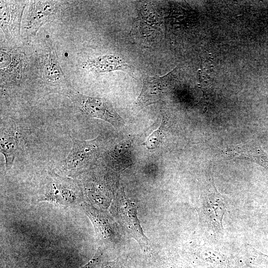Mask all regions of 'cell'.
I'll use <instances>...</instances> for the list:
<instances>
[{"instance_id":"14","label":"cell","mask_w":268,"mask_h":268,"mask_svg":"<svg viewBox=\"0 0 268 268\" xmlns=\"http://www.w3.org/2000/svg\"><path fill=\"white\" fill-rule=\"evenodd\" d=\"M201 59V82L206 87L211 83V75L213 72V65L210 55L205 53Z\"/></svg>"},{"instance_id":"15","label":"cell","mask_w":268,"mask_h":268,"mask_svg":"<svg viewBox=\"0 0 268 268\" xmlns=\"http://www.w3.org/2000/svg\"><path fill=\"white\" fill-rule=\"evenodd\" d=\"M162 132L160 129L154 132L146 140L145 145L149 149L158 147L160 144L162 137Z\"/></svg>"},{"instance_id":"11","label":"cell","mask_w":268,"mask_h":268,"mask_svg":"<svg viewBox=\"0 0 268 268\" xmlns=\"http://www.w3.org/2000/svg\"><path fill=\"white\" fill-rule=\"evenodd\" d=\"M37 4L33 8L27 25L28 29H38L55 10V5L53 1H46Z\"/></svg>"},{"instance_id":"2","label":"cell","mask_w":268,"mask_h":268,"mask_svg":"<svg viewBox=\"0 0 268 268\" xmlns=\"http://www.w3.org/2000/svg\"><path fill=\"white\" fill-rule=\"evenodd\" d=\"M206 240L204 243L193 245L185 250L187 259L195 268H249L244 249L232 252L219 242Z\"/></svg>"},{"instance_id":"9","label":"cell","mask_w":268,"mask_h":268,"mask_svg":"<svg viewBox=\"0 0 268 268\" xmlns=\"http://www.w3.org/2000/svg\"><path fill=\"white\" fill-rule=\"evenodd\" d=\"M86 66L95 73L121 70L134 77V68L121 58L115 55H104L90 60Z\"/></svg>"},{"instance_id":"1","label":"cell","mask_w":268,"mask_h":268,"mask_svg":"<svg viewBox=\"0 0 268 268\" xmlns=\"http://www.w3.org/2000/svg\"><path fill=\"white\" fill-rule=\"evenodd\" d=\"M225 197L216 188L212 177L205 181L201 193L200 221L205 239L220 242L224 235L223 224L226 209Z\"/></svg>"},{"instance_id":"16","label":"cell","mask_w":268,"mask_h":268,"mask_svg":"<svg viewBox=\"0 0 268 268\" xmlns=\"http://www.w3.org/2000/svg\"><path fill=\"white\" fill-rule=\"evenodd\" d=\"M163 268H195L194 266L186 260L176 259L172 260Z\"/></svg>"},{"instance_id":"13","label":"cell","mask_w":268,"mask_h":268,"mask_svg":"<svg viewBox=\"0 0 268 268\" xmlns=\"http://www.w3.org/2000/svg\"><path fill=\"white\" fill-rule=\"evenodd\" d=\"M44 72L46 78L52 81H58L63 76V72L59 66L55 50H52L49 53Z\"/></svg>"},{"instance_id":"6","label":"cell","mask_w":268,"mask_h":268,"mask_svg":"<svg viewBox=\"0 0 268 268\" xmlns=\"http://www.w3.org/2000/svg\"><path fill=\"white\" fill-rule=\"evenodd\" d=\"M176 69L164 76H145L136 103L141 107L157 102L170 88L176 77Z\"/></svg>"},{"instance_id":"12","label":"cell","mask_w":268,"mask_h":268,"mask_svg":"<svg viewBox=\"0 0 268 268\" xmlns=\"http://www.w3.org/2000/svg\"><path fill=\"white\" fill-rule=\"evenodd\" d=\"M245 254L249 268H268V256L248 246L245 249Z\"/></svg>"},{"instance_id":"4","label":"cell","mask_w":268,"mask_h":268,"mask_svg":"<svg viewBox=\"0 0 268 268\" xmlns=\"http://www.w3.org/2000/svg\"><path fill=\"white\" fill-rule=\"evenodd\" d=\"M68 96L78 111L85 116L104 120L117 128L123 125V119L105 99L74 92Z\"/></svg>"},{"instance_id":"10","label":"cell","mask_w":268,"mask_h":268,"mask_svg":"<svg viewBox=\"0 0 268 268\" xmlns=\"http://www.w3.org/2000/svg\"><path fill=\"white\" fill-rule=\"evenodd\" d=\"M18 149V134L14 127H2L0 130V150L4 157L7 170L12 166Z\"/></svg>"},{"instance_id":"8","label":"cell","mask_w":268,"mask_h":268,"mask_svg":"<svg viewBox=\"0 0 268 268\" xmlns=\"http://www.w3.org/2000/svg\"><path fill=\"white\" fill-rule=\"evenodd\" d=\"M72 147L67 156L65 164L69 169L84 167L92 158L98 148L97 140H81L71 137Z\"/></svg>"},{"instance_id":"18","label":"cell","mask_w":268,"mask_h":268,"mask_svg":"<svg viewBox=\"0 0 268 268\" xmlns=\"http://www.w3.org/2000/svg\"><path fill=\"white\" fill-rule=\"evenodd\" d=\"M103 268H112L110 265H108L104 267Z\"/></svg>"},{"instance_id":"7","label":"cell","mask_w":268,"mask_h":268,"mask_svg":"<svg viewBox=\"0 0 268 268\" xmlns=\"http://www.w3.org/2000/svg\"><path fill=\"white\" fill-rule=\"evenodd\" d=\"M81 206L92 223L98 239L102 243H113L117 235L106 213L87 203H82Z\"/></svg>"},{"instance_id":"3","label":"cell","mask_w":268,"mask_h":268,"mask_svg":"<svg viewBox=\"0 0 268 268\" xmlns=\"http://www.w3.org/2000/svg\"><path fill=\"white\" fill-rule=\"evenodd\" d=\"M82 198L81 188L76 181L51 173L41 185L37 201L69 206L81 202Z\"/></svg>"},{"instance_id":"17","label":"cell","mask_w":268,"mask_h":268,"mask_svg":"<svg viewBox=\"0 0 268 268\" xmlns=\"http://www.w3.org/2000/svg\"><path fill=\"white\" fill-rule=\"evenodd\" d=\"M100 255L99 252L97 253L95 256L86 265L80 268H95L96 266L99 263Z\"/></svg>"},{"instance_id":"5","label":"cell","mask_w":268,"mask_h":268,"mask_svg":"<svg viewBox=\"0 0 268 268\" xmlns=\"http://www.w3.org/2000/svg\"><path fill=\"white\" fill-rule=\"evenodd\" d=\"M115 206L118 218L125 230L146 250L148 242L137 218V205L128 199L123 190L119 192Z\"/></svg>"}]
</instances>
